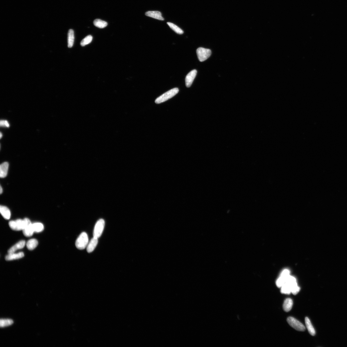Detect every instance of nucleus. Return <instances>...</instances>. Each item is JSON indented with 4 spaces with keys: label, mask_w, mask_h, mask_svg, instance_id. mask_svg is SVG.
<instances>
[{
    "label": "nucleus",
    "mask_w": 347,
    "mask_h": 347,
    "mask_svg": "<svg viewBox=\"0 0 347 347\" xmlns=\"http://www.w3.org/2000/svg\"><path fill=\"white\" fill-rule=\"evenodd\" d=\"M30 224L29 220L27 218L23 220L19 219L15 220H12L9 223L10 227L13 230L15 231L22 230Z\"/></svg>",
    "instance_id": "obj_1"
},
{
    "label": "nucleus",
    "mask_w": 347,
    "mask_h": 347,
    "mask_svg": "<svg viewBox=\"0 0 347 347\" xmlns=\"http://www.w3.org/2000/svg\"><path fill=\"white\" fill-rule=\"evenodd\" d=\"M179 91V89L178 88H175L171 89L157 98L155 101V102L157 104H159L165 102L175 96L178 93Z\"/></svg>",
    "instance_id": "obj_2"
},
{
    "label": "nucleus",
    "mask_w": 347,
    "mask_h": 347,
    "mask_svg": "<svg viewBox=\"0 0 347 347\" xmlns=\"http://www.w3.org/2000/svg\"><path fill=\"white\" fill-rule=\"evenodd\" d=\"M88 242V238L87 233L83 232L80 234L76 239L75 245L78 249L82 250L87 247Z\"/></svg>",
    "instance_id": "obj_3"
},
{
    "label": "nucleus",
    "mask_w": 347,
    "mask_h": 347,
    "mask_svg": "<svg viewBox=\"0 0 347 347\" xmlns=\"http://www.w3.org/2000/svg\"><path fill=\"white\" fill-rule=\"evenodd\" d=\"M105 225L104 220L100 219L98 220L94 226L93 231V237L98 238L102 235Z\"/></svg>",
    "instance_id": "obj_4"
},
{
    "label": "nucleus",
    "mask_w": 347,
    "mask_h": 347,
    "mask_svg": "<svg viewBox=\"0 0 347 347\" xmlns=\"http://www.w3.org/2000/svg\"><path fill=\"white\" fill-rule=\"evenodd\" d=\"M196 53L198 59L201 62L204 61L208 59L211 53L210 49L202 47L198 48Z\"/></svg>",
    "instance_id": "obj_5"
},
{
    "label": "nucleus",
    "mask_w": 347,
    "mask_h": 347,
    "mask_svg": "<svg viewBox=\"0 0 347 347\" xmlns=\"http://www.w3.org/2000/svg\"><path fill=\"white\" fill-rule=\"evenodd\" d=\"M287 322L291 327L297 331H304L306 330L305 327L303 324L293 317H288Z\"/></svg>",
    "instance_id": "obj_6"
},
{
    "label": "nucleus",
    "mask_w": 347,
    "mask_h": 347,
    "mask_svg": "<svg viewBox=\"0 0 347 347\" xmlns=\"http://www.w3.org/2000/svg\"><path fill=\"white\" fill-rule=\"evenodd\" d=\"M290 272L287 269H285L282 272L280 276L276 281V285L278 288H281L286 283L287 279L290 276Z\"/></svg>",
    "instance_id": "obj_7"
},
{
    "label": "nucleus",
    "mask_w": 347,
    "mask_h": 347,
    "mask_svg": "<svg viewBox=\"0 0 347 347\" xmlns=\"http://www.w3.org/2000/svg\"><path fill=\"white\" fill-rule=\"evenodd\" d=\"M197 73V70H194L187 74L185 79L186 85L187 87L189 88L191 86L194 80L196 78Z\"/></svg>",
    "instance_id": "obj_8"
},
{
    "label": "nucleus",
    "mask_w": 347,
    "mask_h": 347,
    "mask_svg": "<svg viewBox=\"0 0 347 347\" xmlns=\"http://www.w3.org/2000/svg\"><path fill=\"white\" fill-rule=\"evenodd\" d=\"M25 245V242L24 241H21L18 242L14 246H13L8 251V254H10L15 252L18 250L23 248Z\"/></svg>",
    "instance_id": "obj_9"
},
{
    "label": "nucleus",
    "mask_w": 347,
    "mask_h": 347,
    "mask_svg": "<svg viewBox=\"0 0 347 347\" xmlns=\"http://www.w3.org/2000/svg\"><path fill=\"white\" fill-rule=\"evenodd\" d=\"M145 15L154 19L160 20H164V19L162 16L161 13L159 11H148L145 13Z\"/></svg>",
    "instance_id": "obj_10"
},
{
    "label": "nucleus",
    "mask_w": 347,
    "mask_h": 347,
    "mask_svg": "<svg viewBox=\"0 0 347 347\" xmlns=\"http://www.w3.org/2000/svg\"><path fill=\"white\" fill-rule=\"evenodd\" d=\"M98 243V238L94 237L88 242L87 250L89 253H91L95 249Z\"/></svg>",
    "instance_id": "obj_11"
},
{
    "label": "nucleus",
    "mask_w": 347,
    "mask_h": 347,
    "mask_svg": "<svg viewBox=\"0 0 347 347\" xmlns=\"http://www.w3.org/2000/svg\"><path fill=\"white\" fill-rule=\"evenodd\" d=\"M24 256V254L23 252H20L17 253H16L15 252V253L8 254L6 256L5 259L7 261L17 259L23 258Z\"/></svg>",
    "instance_id": "obj_12"
},
{
    "label": "nucleus",
    "mask_w": 347,
    "mask_h": 347,
    "mask_svg": "<svg viewBox=\"0 0 347 347\" xmlns=\"http://www.w3.org/2000/svg\"><path fill=\"white\" fill-rule=\"evenodd\" d=\"M9 167V164L7 162H4L0 166V177L1 178H4L7 176Z\"/></svg>",
    "instance_id": "obj_13"
},
{
    "label": "nucleus",
    "mask_w": 347,
    "mask_h": 347,
    "mask_svg": "<svg viewBox=\"0 0 347 347\" xmlns=\"http://www.w3.org/2000/svg\"><path fill=\"white\" fill-rule=\"evenodd\" d=\"M0 212L4 218L9 220L11 217V212L10 210L6 206H1L0 207Z\"/></svg>",
    "instance_id": "obj_14"
},
{
    "label": "nucleus",
    "mask_w": 347,
    "mask_h": 347,
    "mask_svg": "<svg viewBox=\"0 0 347 347\" xmlns=\"http://www.w3.org/2000/svg\"><path fill=\"white\" fill-rule=\"evenodd\" d=\"M305 323L310 334L313 336H315L316 334V332L308 318L307 317L305 318Z\"/></svg>",
    "instance_id": "obj_15"
},
{
    "label": "nucleus",
    "mask_w": 347,
    "mask_h": 347,
    "mask_svg": "<svg viewBox=\"0 0 347 347\" xmlns=\"http://www.w3.org/2000/svg\"><path fill=\"white\" fill-rule=\"evenodd\" d=\"M74 41V31L73 29L69 30L67 35V42L68 47L70 48L73 47Z\"/></svg>",
    "instance_id": "obj_16"
},
{
    "label": "nucleus",
    "mask_w": 347,
    "mask_h": 347,
    "mask_svg": "<svg viewBox=\"0 0 347 347\" xmlns=\"http://www.w3.org/2000/svg\"><path fill=\"white\" fill-rule=\"evenodd\" d=\"M293 304V301L290 298H287L284 302L283 308V310L286 312H289L292 309Z\"/></svg>",
    "instance_id": "obj_17"
},
{
    "label": "nucleus",
    "mask_w": 347,
    "mask_h": 347,
    "mask_svg": "<svg viewBox=\"0 0 347 347\" xmlns=\"http://www.w3.org/2000/svg\"><path fill=\"white\" fill-rule=\"evenodd\" d=\"M22 231L24 235L25 236L29 237L32 236L34 232L32 227V224L26 226Z\"/></svg>",
    "instance_id": "obj_18"
},
{
    "label": "nucleus",
    "mask_w": 347,
    "mask_h": 347,
    "mask_svg": "<svg viewBox=\"0 0 347 347\" xmlns=\"http://www.w3.org/2000/svg\"><path fill=\"white\" fill-rule=\"evenodd\" d=\"M38 245V242L35 239H31L26 243V247L29 250H33L37 247Z\"/></svg>",
    "instance_id": "obj_19"
},
{
    "label": "nucleus",
    "mask_w": 347,
    "mask_h": 347,
    "mask_svg": "<svg viewBox=\"0 0 347 347\" xmlns=\"http://www.w3.org/2000/svg\"><path fill=\"white\" fill-rule=\"evenodd\" d=\"M93 23L94 26L100 28H104L107 25V23L106 22L100 19L94 20Z\"/></svg>",
    "instance_id": "obj_20"
},
{
    "label": "nucleus",
    "mask_w": 347,
    "mask_h": 347,
    "mask_svg": "<svg viewBox=\"0 0 347 347\" xmlns=\"http://www.w3.org/2000/svg\"><path fill=\"white\" fill-rule=\"evenodd\" d=\"M32 227L34 232L39 233L42 232L44 229L43 225L41 223H37L32 224Z\"/></svg>",
    "instance_id": "obj_21"
},
{
    "label": "nucleus",
    "mask_w": 347,
    "mask_h": 347,
    "mask_svg": "<svg viewBox=\"0 0 347 347\" xmlns=\"http://www.w3.org/2000/svg\"><path fill=\"white\" fill-rule=\"evenodd\" d=\"M13 323L12 320L10 319H1L0 321V326L4 328L12 325Z\"/></svg>",
    "instance_id": "obj_22"
},
{
    "label": "nucleus",
    "mask_w": 347,
    "mask_h": 347,
    "mask_svg": "<svg viewBox=\"0 0 347 347\" xmlns=\"http://www.w3.org/2000/svg\"><path fill=\"white\" fill-rule=\"evenodd\" d=\"M167 24L170 28L177 34H181L184 33V31L176 25L170 22H168Z\"/></svg>",
    "instance_id": "obj_23"
},
{
    "label": "nucleus",
    "mask_w": 347,
    "mask_h": 347,
    "mask_svg": "<svg viewBox=\"0 0 347 347\" xmlns=\"http://www.w3.org/2000/svg\"><path fill=\"white\" fill-rule=\"evenodd\" d=\"M93 39V37L91 35H89L83 39L80 43L81 46H86V45L90 43H91Z\"/></svg>",
    "instance_id": "obj_24"
},
{
    "label": "nucleus",
    "mask_w": 347,
    "mask_h": 347,
    "mask_svg": "<svg viewBox=\"0 0 347 347\" xmlns=\"http://www.w3.org/2000/svg\"><path fill=\"white\" fill-rule=\"evenodd\" d=\"M301 289L300 288L298 285L292 287L291 289V293L294 295H296L299 292Z\"/></svg>",
    "instance_id": "obj_25"
},
{
    "label": "nucleus",
    "mask_w": 347,
    "mask_h": 347,
    "mask_svg": "<svg viewBox=\"0 0 347 347\" xmlns=\"http://www.w3.org/2000/svg\"><path fill=\"white\" fill-rule=\"evenodd\" d=\"M0 125L2 127H10V124L6 120H1L0 122Z\"/></svg>",
    "instance_id": "obj_26"
},
{
    "label": "nucleus",
    "mask_w": 347,
    "mask_h": 347,
    "mask_svg": "<svg viewBox=\"0 0 347 347\" xmlns=\"http://www.w3.org/2000/svg\"><path fill=\"white\" fill-rule=\"evenodd\" d=\"M2 192H3V189L2 188V187L1 186V188H0V193H1V194Z\"/></svg>",
    "instance_id": "obj_27"
},
{
    "label": "nucleus",
    "mask_w": 347,
    "mask_h": 347,
    "mask_svg": "<svg viewBox=\"0 0 347 347\" xmlns=\"http://www.w3.org/2000/svg\"><path fill=\"white\" fill-rule=\"evenodd\" d=\"M2 133H1V134H0V137H1V138L2 137Z\"/></svg>",
    "instance_id": "obj_28"
}]
</instances>
